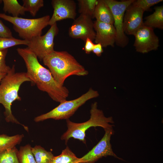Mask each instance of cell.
Returning a JSON list of instances; mask_svg holds the SVG:
<instances>
[{
	"label": "cell",
	"instance_id": "obj_31",
	"mask_svg": "<svg viewBox=\"0 0 163 163\" xmlns=\"http://www.w3.org/2000/svg\"><path fill=\"white\" fill-rule=\"evenodd\" d=\"M6 74L4 73H0V82L3 78L5 76Z\"/></svg>",
	"mask_w": 163,
	"mask_h": 163
},
{
	"label": "cell",
	"instance_id": "obj_29",
	"mask_svg": "<svg viewBox=\"0 0 163 163\" xmlns=\"http://www.w3.org/2000/svg\"><path fill=\"white\" fill-rule=\"evenodd\" d=\"M94 44L90 39L88 38L85 42L84 51L87 54H89L92 51L94 48Z\"/></svg>",
	"mask_w": 163,
	"mask_h": 163
},
{
	"label": "cell",
	"instance_id": "obj_17",
	"mask_svg": "<svg viewBox=\"0 0 163 163\" xmlns=\"http://www.w3.org/2000/svg\"><path fill=\"white\" fill-rule=\"evenodd\" d=\"M24 135L17 134L10 136L7 135H0V152L15 147L21 142Z\"/></svg>",
	"mask_w": 163,
	"mask_h": 163
},
{
	"label": "cell",
	"instance_id": "obj_24",
	"mask_svg": "<svg viewBox=\"0 0 163 163\" xmlns=\"http://www.w3.org/2000/svg\"><path fill=\"white\" fill-rule=\"evenodd\" d=\"M28 43V41L17 39L13 37L6 38L0 37V51L7 49L8 48L16 45H27Z\"/></svg>",
	"mask_w": 163,
	"mask_h": 163
},
{
	"label": "cell",
	"instance_id": "obj_9",
	"mask_svg": "<svg viewBox=\"0 0 163 163\" xmlns=\"http://www.w3.org/2000/svg\"><path fill=\"white\" fill-rule=\"evenodd\" d=\"M104 130L105 133L102 138L88 153L79 158L78 163H94L103 157L108 156L123 160L114 153L112 148L110 140L111 136L114 133L113 128Z\"/></svg>",
	"mask_w": 163,
	"mask_h": 163
},
{
	"label": "cell",
	"instance_id": "obj_16",
	"mask_svg": "<svg viewBox=\"0 0 163 163\" xmlns=\"http://www.w3.org/2000/svg\"><path fill=\"white\" fill-rule=\"evenodd\" d=\"M155 11L146 17L144 22V26L153 28L163 29V6L161 5L154 8Z\"/></svg>",
	"mask_w": 163,
	"mask_h": 163
},
{
	"label": "cell",
	"instance_id": "obj_18",
	"mask_svg": "<svg viewBox=\"0 0 163 163\" xmlns=\"http://www.w3.org/2000/svg\"><path fill=\"white\" fill-rule=\"evenodd\" d=\"M3 10L5 12L11 14L13 17H18L20 15H24L26 10L17 0H3Z\"/></svg>",
	"mask_w": 163,
	"mask_h": 163
},
{
	"label": "cell",
	"instance_id": "obj_21",
	"mask_svg": "<svg viewBox=\"0 0 163 163\" xmlns=\"http://www.w3.org/2000/svg\"><path fill=\"white\" fill-rule=\"evenodd\" d=\"M97 0H78V11L80 14L94 18V15Z\"/></svg>",
	"mask_w": 163,
	"mask_h": 163
},
{
	"label": "cell",
	"instance_id": "obj_27",
	"mask_svg": "<svg viewBox=\"0 0 163 163\" xmlns=\"http://www.w3.org/2000/svg\"><path fill=\"white\" fill-rule=\"evenodd\" d=\"M7 51V49L0 51V73H7L11 68L6 64L5 59Z\"/></svg>",
	"mask_w": 163,
	"mask_h": 163
},
{
	"label": "cell",
	"instance_id": "obj_13",
	"mask_svg": "<svg viewBox=\"0 0 163 163\" xmlns=\"http://www.w3.org/2000/svg\"><path fill=\"white\" fill-rule=\"evenodd\" d=\"M133 2L125 11L123 18V29L125 34L134 36L138 30L144 25L143 20L144 11L134 4Z\"/></svg>",
	"mask_w": 163,
	"mask_h": 163
},
{
	"label": "cell",
	"instance_id": "obj_15",
	"mask_svg": "<svg viewBox=\"0 0 163 163\" xmlns=\"http://www.w3.org/2000/svg\"><path fill=\"white\" fill-rule=\"evenodd\" d=\"M94 18L97 21L113 24L114 20L112 11L104 0H98L95 6Z\"/></svg>",
	"mask_w": 163,
	"mask_h": 163
},
{
	"label": "cell",
	"instance_id": "obj_30",
	"mask_svg": "<svg viewBox=\"0 0 163 163\" xmlns=\"http://www.w3.org/2000/svg\"><path fill=\"white\" fill-rule=\"evenodd\" d=\"M103 47L100 43H96L94 44L92 52L98 56H101L103 52Z\"/></svg>",
	"mask_w": 163,
	"mask_h": 163
},
{
	"label": "cell",
	"instance_id": "obj_26",
	"mask_svg": "<svg viewBox=\"0 0 163 163\" xmlns=\"http://www.w3.org/2000/svg\"><path fill=\"white\" fill-rule=\"evenodd\" d=\"M163 1V0H134L133 3L144 12L149 10L151 7Z\"/></svg>",
	"mask_w": 163,
	"mask_h": 163
},
{
	"label": "cell",
	"instance_id": "obj_23",
	"mask_svg": "<svg viewBox=\"0 0 163 163\" xmlns=\"http://www.w3.org/2000/svg\"><path fill=\"white\" fill-rule=\"evenodd\" d=\"M16 147L0 152V163H19Z\"/></svg>",
	"mask_w": 163,
	"mask_h": 163
},
{
	"label": "cell",
	"instance_id": "obj_19",
	"mask_svg": "<svg viewBox=\"0 0 163 163\" xmlns=\"http://www.w3.org/2000/svg\"><path fill=\"white\" fill-rule=\"evenodd\" d=\"M32 152L36 163H50L54 156L51 152L46 151L39 145L32 147Z\"/></svg>",
	"mask_w": 163,
	"mask_h": 163
},
{
	"label": "cell",
	"instance_id": "obj_25",
	"mask_svg": "<svg viewBox=\"0 0 163 163\" xmlns=\"http://www.w3.org/2000/svg\"><path fill=\"white\" fill-rule=\"evenodd\" d=\"M22 1L26 11L29 12L33 17L36 16L37 11L44 5L43 0H23Z\"/></svg>",
	"mask_w": 163,
	"mask_h": 163
},
{
	"label": "cell",
	"instance_id": "obj_28",
	"mask_svg": "<svg viewBox=\"0 0 163 163\" xmlns=\"http://www.w3.org/2000/svg\"><path fill=\"white\" fill-rule=\"evenodd\" d=\"M0 37L11 38L13 37L10 29L0 20Z\"/></svg>",
	"mask_w": 163,
	"mask_h": 163
},
{
	"label": "cell",
	"instance_id": "obj_6",
	"mask_svg": "<svg viewBox=\"0 0 163 163\" xmlns=\"http://www.w3.org/2000/svg\"><path fill=\"white\" fill-rule=\"evenodd\" d=\"M99 95L97 91L90 88L86 93L76 99L61 102L58 106L50 111L35 117L34 121L38 122L50 119L55 120L69 119L86 101Z\"/></svg>",
	"mask_w": 163,
	"mask_h": 163
},
{
	"label": "cell",
	"instance_id": "obj_12",
	"mask_svg": "<svg viewBox=\"0 0 163 163\" xmlns=\"http://www.w3.org/2000/svg\"><path fill=\"white\" fill-rule=\"evenodd\" d=\"M53 14L48 25L50 26L57 21L67 19L74 20L76 15V4L72 0H53Z\"/></svg>",
	"mask_w": 163,
	"mask_h": 163
},
{
	"label": "cell",
	"instance_id": "obj_8",
	"mask_svg": "<svg viewBox=\"0 0 163 163\" xmlns=\"http://www.w3.org/2000/svg\"><path fill=\"white\" fill-rule=\"evenodd\" d=\"M56 23L51 26L46 33L32 38L29 41L27 48L40 60L54 51V40L59 32Z\"/></svg>",
	"mask_w": 163,
	"mask_h": 163
},
{
	"label": "cell",
	"instance_id": "obj_14",
	"mask_svg": "<svg viewBox=\"0 0 163 163\" xmlns=\"http://www.w3.org/2000/svg\"><path fill=\"white\" fill-rule=\"evenodd\" d=\"M94 27L95 32L94 40L96 43L100 44L103 47L114 46L116 33L113 24L95 21L94 22Z\"/></svg>",
	"mask_w": 163,
	"mask_h": 163
},
{
	"label": "cell",
	"instance_id": "obj_3",
	"mask_svg": "<svg viewBox=\"0 0 163 163\" xmlns=\"http://www.w3.org/2000/svg\"><path fill=\"white\" fill-rule=\"evenodd\" d=\"M26 82H31L26 72H16L13 65L1 82L0 85V104L5 109L4 114L5 121L21 125L27 131L28 128L20 123L12 113L11 105L16 100H21L18 91L21 85Z\"/></svg>",
	"mask_w": 163,
	"mask_h": 163
},
{
	"label": "cell",
	"instance_id": "obj_5",
	"mask_svg": "<svg viewBox=\"0 0 163 163\" xmlns=\"http://www.w3.org/2000/svg\"><path fill=\"white\" fill-rule=\"evenodd\" d=\"M0 18L13 24V28L24 40L29 41L32 38L41 35L43 28L48 25L49 15L35 19L13 17L0 13Z\"/></svg>",
	"mask_w": 163,
	"mask_h": 163
},
{
	"label": "cell",
	"instance_id": "obj_22",
	"mask_svg": "<svg viewBox=\"0 0 163 163\" xmlns=\"http://www.w3.org/2000/svg\"><path fill=\"white\" fill-rule=\"evenodd\" d=\"M18 158L19 163H36L32 152V147L29 144L20 147Z\"/></svg>",
	"mask_w": 163,
	"mask_h": 163
},
{
	"label": "cell",
	"instance_id": "obj_11",
	"mask_svg": "<svg viewBox=\"0 0 163 163\" xmlns=\"http://www.w3.org/2000/svg\"><path fill=\"white\" fill-rule=\"evenodd\" d=\"M69 34L71 38L81 39L85 42L88 38L93 41L95 39V32L92 19L85 15L80 14L74 20L69 28Z\"/></svg>",
	"mask_w": 163,
	"mask_h": 163
},
{
	"label": "cell",
	"instance_id": "obj_1",
	"mask_svg": "<svg viewBox=\"0 0 163 163\" xmlns=\"http://www.w3.org/2000/svg\"><path fill=\"white\" fill-rule=\"evenodd\" d=\"M17 50L24 61L26 73L31 82L53 101L60 103L66 100L69 93L68 89L55 81L50 70L40 63L36 55L27 48H18Z\"/></svg>",
	"mask_w": 163,
	"mask_h": 163
},
{
	"label": "cell",
	"instance_id": "obj_4",
	"mask_svg": "<svg viewBox=\"0 0 163 163\" xmlns=\"http://www.w3.org/2000/svg\"><path fill=\"white\" fill-rule=\"evenodd\" d=\"M90 117L88 121L82 123H75L66 120L67 129L62 136L61 139L67 143L71 138H73L85 143V132L92 127L100 126L104 130L113 128L114 123L112 117H106L103 111L97 108V103H92L90 110Z\"/></svg>",
	"mask_w": 163,
	"mask_h": 163
},
{
	"label": "cell",
	"instance_id": "obj_20",
	"mask_svg": "<svg viewBox=\"0 0 163 163\" xmlns=\"http://www.w3.org/2000/svg\"><path fill=\"white\" fill-rule=\"evenodd\" d=\"M79 158L67 146L61 154L54 156L50 163H78Z\"/></svg>",
	"mask_w": 163,
	"mask_h": 163
},
{
	"label": "cell",
	"instance_id": "obj_10",
	"mask_svg": "<svg viewBox=\"0 0 163 163\" xmlns=\"http://www.w3.org/2000/svg\"><path fill=\"white\" fill-rule=\"evenodd\" d=\"M133 46L136 51L142 53L158 49L159 39L155 34L154 29L144 25L140 28L134 36Z\"/></svg>",
	"mask_w": 163,
	"mask_h": 163
},
{
	"label": "cell",
	"instance_id": "obj_7",
	"mask_svg": "<svg viewBox=\"0 0 163 163\" xmlns=\"http://www.w3.org/2000/svg\"><path fill=\"white\" fill-rule=\"evenodd\" d=\"M134 0L119 1L114 0H104L112 13L114 20L113 25L116 33L115 43L120 47H125L129 42L128 38L123 31V18L126 9Z\"/></svg>",
	"mask_w": 163,
	"mask_h": 163
},
{
	"label": "cell",
	"instance_id": "obj_2",
	"mask_svg": "<svg viewBox=\"0 0 163 163\" xmlns=\"http://www.w3.org/2000/svg\"><path fill=\"white\" fill-rule=\"evenodd\" d=\"M55 81L63 86L65 80L72 75L84 76L88 72L71 54L66 51L53 52L42 60Z\"/></svg>",
	"mask_w": 163,
	"mask_h": 163
}]
</instances>
